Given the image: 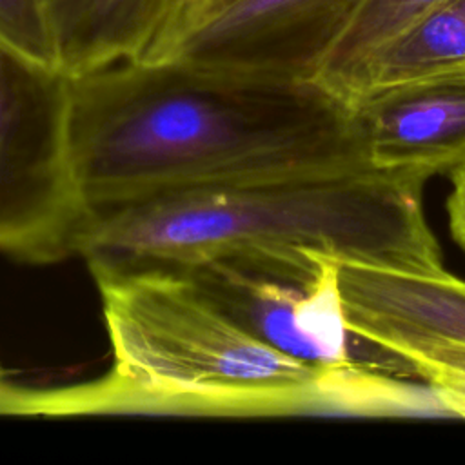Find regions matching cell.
Wrapping results in <instances>:
<instances>
[{
    "mask_svg": "<svg viewBox=\"0 0 465 465\" xmlns=\"http://www.w3.org/2000/svg\"><path fill=\"white\" fill-rule=\"evenodd\" d=\"M85 209L156 193L371 169L352 109L309 80L125 60L69 78Z\"/></svg>",
    "mask_w": 465,
    "mask_h": 465,
    "instance_id": "obj_1",
    "label": "cell"
},
{
    "mask_svg": "<svg viewBox=\"0 0 465 465\" xmlns=\"http://www.w3.org/2000/svg\"><path fill=\"white\" fill-rule=\"evenodd\" d=\"M87 265L98 285L113 367L96 381L40 391L38 416L372 411V372L323 371L280 352L183 272L165 265Z\"/></svg>",
    "mask_w": 465,
    "mask_h": 465,
    "instance_id": "obj_2",
    "label": "cell"
},
{
    "mask_svg": "<svg viewBox=\"0 0 465 465\" xmlns=\"http://www.w3.org/2000/svg\"><path fill=\"white\" fill-rule=\"evenodd\" d=\"M427 176L351 171L216 183L89 207L74 238L87 263L173 265L240 243H283L338 258L440 269L421 203Z\"/></svg>",
    "mask_w": 465,
    "mask_h": 465,
    "instance_id": "obj_3",
    "label": "cell"
},
{
    "mask_svg": "<svg viewBox=\"0 0 465 465\" xmlns=\"http://www.w3.org/2000/svg\"><path fill=\"white\" fill-rule=\"evenodd\" d=\"M165 267L183 272L258 340L307 365L416 378L405 358L349 327L338 260L329 252L240 243Z\"/></svg>",
    "mask_w": 465,
    "mask_h": 465,
    "instance_id": "obj_4",
    "label": "cell"
},
{
    "mask_svg": "<svg viewBox=\"0 0 465 465\" xmlns=\"http://www.w3.org/2000/svg\"><path fill=\"white\" fill-rule=\"evenodd\" d=\"M69 76L0 40V254L31 263L74 254L85 207L67 149Z\"/></svg>",
    "mask_w": 465,
    "mask_h": 465,
    "instance_id": "obj_5",
    "label": "cell"
},
{
    "mask_svg": "<svg viewBox=\"0 0 465 465\" xmlns=\"http://www.w3.org/2000/svg\"><path fill=\"white\" fill-rule=\"evenodd\" d=\"M356 0H182L140 60L309 80Z\"/></svg>",
    "mask_w": 465,
    "mask_h": 465,
    "instance_id": "obj_6",
    "label": "cell"
},
{
    "mask_svg": "<svg viewBox=\"0 0 465 465\" xmlns=\"http://www.w3.org/2000/svg\"><path fill=\"white\" fill-rule=\"evenodd\" d=\"M349 327L391 351L409 341L465 347V280L440 269H412L338 258Z\"/></svg>",
    "mask_w": 465,
    "mask_h": 465,
    "instance_id": "obj_7",
    "label": "cell"
},
{
    "mask_svg": "<svg viewBox=\"0 0 465 465\" xmlns=\"http://www.w3.org/2000/svg\"><path fill=\"white\" fill-rule=\"evenodd\" d=\"M352 113L371 169L429 178L465 163V82L389 87L363 98Z\"/></svg>",
    "mask_w": 465,
    "mask_h": 465,
    "instance_id": "obj_8",
    "label": "cell"
},
{
    "mask_svg": "<svg viewBox=\"0 0 465 465\" xmlns=\"http://www.w3.org/2000/svg\"><path fill=\"white\" fill-rule=\"evenodd\" d=\"M182 0H42L58 71L74 78L140 60Z\"/></svg>",
    "mask_w": 465,
    "mask_h": 465,
    "instance_id": "obj_9",
    "label": "cell"
},
{
    "mask_svg": "<svg viewBox=\"0 0 465 465\" xmlns=\"http://www.w3.org/2000/svg\"><path fill=\"white\" fill-rule=\"evenodd\" d=\"M430 80L465 82V0H449L356 74L360 94Z\"/></svg>",
    "mask_w": 465,
    "mask_h": 465,
    "instance_id": "obj_10",
    "label": "cell"
},
{
    "mask_svg": "<svg viewBox=\"0 0 465 465\" xmlns=\"http://www.w3.org/2000/svg\"><path fill=\"white\" fill-rule=\"evenodd\" d=\"M449 0H356L316 62L309 82L341 104L354 74Z\"/></svg>",
    "mask_w": 465,
    "mask_h": 465,
    "instance_id": "obj_11",
    "label": "cell"
},
{
    "mask_svg": "<svg viewBox=\"0 0 465 465\" xmlns=\"http://www.w3.org/2000/svg\"><path fill=\"white\" fill-rule=\"evenodd\" d=\"M423 380L440 409L465 420V347L449 341H409L391 347Z\"/></svg>",
    "mask_w": 465,
    "mask_h": 465,
    "instance_id": "obj_12",
    "label": "cell"
},
{
    "mask_svg": "<svg viewBox=\"0 0 465 465\" xmlns=\"http://www.w3.org/2000/svg\"><path fill=\"white\" fill-rule=\"evenodd\" d=\"M0 40L29 60L58 71L42 0H0Z\"/></svg>",
    "mask_w": 465,
    "mask_h": 465,
    "instance_id": "obj_13",
    "label": "cell"
},
{
    "mask_svg": "<svg viewBox=\"0 0 465 465\" xmlns=\"http://www.w3.org/2000/svg\"><path fill=\"white\" fill-rule=\"evenodd\" d=\"M452 189L447 196L449 231L456 245L465 252V163L450 173Z\"/></svg>",
    "mask_w": 465,
    "mask_h": 465,
    "instance_id": "obj_14",
    "label": "cell"
},
{
    "mask_svg": "<svg viewBox=\"0 0 465 465\" xmlns=\"http://www.w3.org/2000/svg\"><path fill=\"white\" fill-rule=\"evenodd\" d=\"M38 391L18 387L0 365V414L36 416Z\"/></svg>",
    "mask_w": 465,
    "mask_h": 465,
    "instance_id": "obj_15",
    "label": "cell"
}]
</instances>
